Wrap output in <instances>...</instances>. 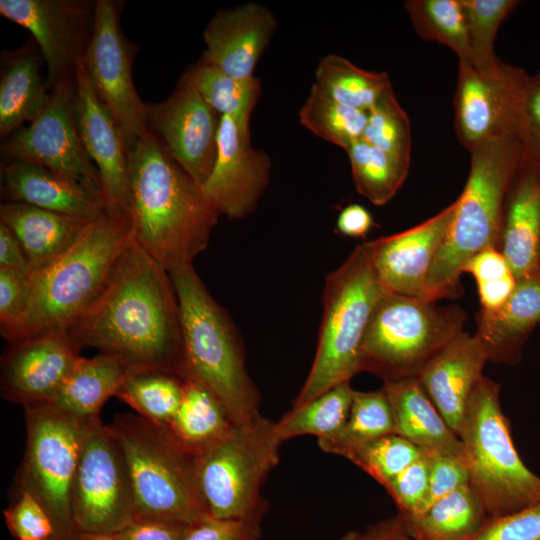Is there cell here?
<instances>
[{"instance_id":"6da1fadb","label":"cell","mask_w":540,"mask_h":540,"mask_svg":"<svg viewBox=\"0 0 540 540\" xmlns=\"http://www.w3.org/2000/svg\"><path fill=\"white\" fill-rule=\"evenodd\" d=\"M82 348L117 359L128 373L186 378L180 309L168 271L134 237L103 289L67 329Z\"/></svg>"},{"instance_id":"7a4b0ae2","label":"cell","mask_w":540,"mask_h":540,"mask_svg":"<svg viewBox=\"0 0 540 540\" xmlns=\"http://www.w3.org/2000/svg\"><path fill=\"white\" fill-rule=\"evenodd\" d=\"M128 202L135 241L168 272L207 248L219 216L151 131L129 153Z\"/></svg>"},{"instance_id":"3957f363","label":"cell","mask_w":540,"mask_h":540,"mask_svg":"<svg viewBox=\"0 0 540 540\" xmlns=\"http://www.w3.org/2000/svg\"><path fill=\"white\" fill-rule=\"evenodd\" d=\"M466 185L455 201L447 235L429 271L422 299L436 302L461 295L466 262L487 248H500L507 192L524 162L513 135L483 141L470 151Z\"/></svg>"},{"instance_id":"277c9868","label":"cell","mask_w":540,"mask_h":540,"mask_svg":"<svg viewBox=\"0 0 540 540\" xmlns=\"http://www.w3.org/2000/svg\"><path fill=\"white\" fill-rule=\"evenodd\" d=\"M180 309L186 378L206 387L233 424L260 414L259 393L250 379L237 329L214 300L193 264L168 272Z\"/></svg>"},{"instance_id":"5b68a950","label":"cell","mask_w":540,"mask_h":540,"mask_svg":"<svg viewBox=\"0 0 540 540\" xmlns=\"http://www.w3.org/2000/svg\"><path fill=\"white\" fill-rule=\"evenodd\" d=\"M108 426L126 459L136 521L191 526L210 515L200 487L198 455L187 450L167 425L122 413Z\"/></svg>"},{"instance_id":"8992f818","label":"cell","mask_w":540,"mask_h":540,"mask_svg":"<svg viewBox=\"0 0 540 540\" xmlns=\"http://www.w3.org/2000/svg\"><path fill=\"white\" fill-rule=\"evenodd\" d=\"M132 237L129 220L104 213L60 257L29 274L27 338L67 330L99 295Z\"/></svg>"},{"instance_id":"52a82bcc","label":"cell","mask_w":540,"mask_h":540,"mask_svg":"<svg viewBox=\"0 0 540 540\" xmlns=\"http://www.w3.org/2000/svg\"><path fill=\"white\" fill-rule=\"evenodd\" d=\"M384 289L367 243L327 275L323 315L312 367L293 407L301 406L360 372L362 341Z\"/></svg>"},{"instance_id":"ba28073f","label":"cell","mask_w":540,"mask_h":540,"mask_svg":"<svg viewBox=\"0 0 540 540\" xmlns=\"http://www.w3.org/2000/svg\"><path fill=\"white\" fill-rule=\"evenodd\" d=\"M499 391V385L484 376L470 398L458 432L466 454L469 485L489 518L540 502V477L515 449Z\"/></svg>"},{"instance_id":"9c48e42d","label":"cell","mask_w":540,"mask_h":540,"mask_svg":"<svg viewBox=\"0 0 540 540\" xmlns=\"http://www.w3.org/2000/svg\"><path fill=\"white\" fill-rule=\"evenodd\" d=\"M459 306L384 292L375 305L360 354V372L384 383L418 377L427 362L463 332Z\"/></svg>"},{"instance_id":"30bf717a","label":"cell","mask_w":540,"mask_h":540,"mask_svg":"<svg viewBox=\"0 0 540 540\" xmlns=\"http://www.w3.org/2000/svg\"><path fill=\"white\" fill-rule=\"evenodd\" d=\"M281 444L276 422L259 415L234 424L198 455L199 482L210 516L262 522L269 504L261 489L278 465Z\"/></svg>"},{"instance_id":"8fae6325","label":"cell","mask_w":540,"mask_h":540,"mask_svg":"<svg viewBox=\"0 0 540 540\" xmlns=\"http://www.w3.org/2000/svg\"><path fill=\"white\" fill-rule=\"evenodd\" d=\"M26 448L18 489L31 493L50 515L56 536L74 530L70 495L85 442L101 418L80 419L46 403L27 405Z\"/></svg>"},{"instance_id":"7c38bea8","label":"cell","mask_w":540,"mask_h":540,"mask_svg":"<svg viewBox=\"0 0 540 540\" xmlns=\"http://www.w3.org/2000/svg\"><path fill=\"white\" fill-rule=\"evenodd\" d=\"M70 509L75 531L115 534L136 521L135 502L122 448L99 421L83 447L73 479Z\"/></svg>"},{"instance_id":"4fadbf2b","label":"cell","mask_w":540,"mask_h":540,"mask_svg":"<svg viewBox=\"0 0 540 540\" xmlns=\"http://www.w3.org/2000/svg\"><path fill=\"white\" fill-rule=\"evenodd\" d=\"M119 4L97 0L93 32L82 64L100 101L112 114L128 152L150 131L148 105L132 76L136 50L119 24Z\"/></svg>"},{"instance_id":"5bb4252c","label":"cell","mask_w":540,"mask_h":540,"mask_svg":"<svg viewBox=\"0 0 540 540\" xmlns=\"http://www.w3.org/2000/svg\"><path fill=\"white\" fill-rule=\"evenodd\" d=\"M73 90L74 80L58 85L45 108L27 126L4 138L1 148L8 159L46 167L102 197L97 169L75 123Z\"/></svg>"},{"instance_id":"9a60e30c","label":"cell","mask_w":540,"mask_h":540,"mask_svg":"<svg viewBox=\"0 0 540 540\" xmlns=\"http://www.w3.org/2000/svg\"><path fill=\"white\" fill-rule=\"evenodd\" d=\"M96 1L0 0V14L28 30L48 68L50 92L74 80L95 22Z\"/></svg>"},{"instance_id":"2e32d148","label":"cell","mask_w":540,"mask_h":540,"mask_svg":"<svg viewBox=\"0 0 540 540\" xmlns=\"http://www.w3.org/2000/svg\"><path fill=\"white\" fill-rule=\"evenodd\" d=\"M221 117L181 77L166 100L148 105L147 120L174 161L202 188L216 161Z\"/></svg>"},{"instance_id":"e0dca14e","label":"cell","mask_w":540,"mask_h":540,"mask_svg":"<svg viewBox=\"0 0 540 540\" xmlns=\"http://www.w3.org/2000/svg\"><path fill=\"white\" fill-rule=\"evenodd\" d=\"M250 116L221 117L216 161L202 187L218 214L231 219L251 214L269 184L270 157L251 144Z\"/></svg>"},{"instance_id":"ac0fdd59","label":"cell","mask_w":540,"mask_h":540,"mask_svg":"<svg viewBox=\"0 0 540 540\" xmlns=\"http://www.w3.org/2000/svg\"><path fill=\"white\" fill-rule=\"evenodd\" d=\"M524 69L501 62L485 73L459 62L454 95V128L462 146L469 151L483 141L516 136V110Z\"/></svg>"},{"instance_id":"d6986e66","label":"cell","mask_w":540,"mask_h":540,"mask_svg":"<svg viewBox=\"0 0 540 540\" xmlns=\"http://www.w3.org/2000/svg\"><path fill=\"white\" fill-rule=\"evenodd\" d=\"M73 113L83 146L98 172L106 213L130 221L129 152L112 114L96 95L82 61L75 70Z\"/></svg>"},{"instance_id":"ffe728a7","label":"cell","mask_w":540,"mask_h":540,"mask_svg":"<svg viewBox=\"0 0 540 540\" xmlns=\"http://www.w3.org/2000/svg\"><path fill=\"white\" fill-rule=\"evenodd\" d=\"M80 350L66 329L11 343L1 359V395L23 407L47 403L80 359Z\"/></svg>"},{"instance_id":"44dd1931","label":"cell","mask_w":540,"mask_h":540,"mask_svg":"<svg viewBox=\"0 0 540 540\" xmlns=\"http://www.w3.org/2000/svg\"><path fill=\"white\" fill-rule=\"evenodd\" d=\"M454 210L455 202L413 228L367 242L373 269L385 292L422 299Z\"/></svg>"},{"instance_id":"7402d4cb","label":"cell","mask_w":540,"mask_h":540,"mask_svg":"<svg viewBox=\"0 0 540 540\" xmlns=\"http://www.w3.org/2000/svg\"><path fill=\"white\" fill-rule=\"evenodd\" d=\"M277 30L262 4L248 2L218 11L205 28L201 60L237 79L253 77L255 66Z\"/></svg>"},{"instance_id":"603a6c76","label":"cell","mask_w":540,"mask_h":540,"mask_svg":"<svg viewBox=\"0 0 540 540\" xmlns=\"http://www.w3.org/2000/svg\"><path fill=\"white\" fill-rule=\"evenodd\" d=\"M486 353L475 335L460 333L423 367L418 380L458 435L470 398L484 377Z\"/></svg>"},{"instance_id":"cb8c5ba5","label":"cell","mask_w":540,"mask_h":540,"mask_svg":"<svg viewBox=\"0 0 540 540\" xmlns=\"http://www.w3.org/2000/svg\"><path fill=\"white\" fill-rule=\"evenodd\" d=\"M6 202L24 203L90 223L106 213L101 195L46 167L9 159L1 164Z\"/></svg>"},{"instance_id":"d4e9b609","label":"cell","mask_w":540,"mask_h":540,"mask_svg":"<svg viewBox=\"0 0 540 540\" xmlns=\"http://www.w3.org/2000/svg\"><path fill=\"white\" fill-rule=\"evenodd\" d=\"M540 322V267L516 279L506 302L492 311L480 310L477 331L488 361L516 364L522 348Z\"/></svg>"},{"instance_id":"484cf974","label":"cell","mask_w":540,"mask_h":540,"mask_svg":"<svg viewBox=\"0 0 540 540\" xmlns=\"http://www.w3.org/2000/svg\"><path fill=\"white\" fill-rule=\"evenodd\" d=\"M499 250L516 279L540 267V175L525 161L507 192Z\"/></svg>"},{"instance_id":"4316f807","label":"cell","mask_w":540,"mask_h":540,"mask_svg":"<svg viewBox=\"0 0 540 540\" xmlns=\"http://www.w3.org/2000/svg\"><path fill=\"white\" fill-rule=\"evenodd\" d=\"M382 389L392 410L395 434L431 455L466 459L459 436L436 409L418 378L386 382Z\"/></svg>"},{"instance_id":"83f0119b","label":"cell","mask_w":540,"mask_h":540,"mask_svg":"<svg viewBox=\"0 0 540 540\" xmlns=\"http://www.w3.org/2000/svg\"><path fill=\"white\" fill-rule=\"evenodd\" d=\"M0 222L9 228L20 243L26 257L28 275L60 257L88 224L17 202L1 204Z\"/></svg>"},{"instance_id":"f1b7e54d","label":"cell","mask_w":540,"mask_h":540,"mask_svg":"<svg viewBox=\"0 0 540 540\" xmlns=\"http://www.w3.org/2000/svg\"><path fill=\"white\" fill-rule=\"evenodd\" d=\"M34 43L2 53L0 135L6 138L31 122L47 105L51 92L40 74L41 58Z\"/></svg>"},{"instance_id":"f546056e","label":"cell","mask_w":540,"mask_h":540,"mask_svg":"<svg viewBox=\"0 0 540 540\" xmlns=\"http://www.w3.org/2000/svg\"><path fill=\"white\" fill-rule=\"evenodd\" d=\"M127 374L125 367L109 355L81 356L46 404L80 419H98L104 403L115 396Z\"/></svg>"},{"instance_id":"4dcf8cb0","label":"cell","mask_w":540,"mask_h":540,"mask_svg":"<svg viewBox=\"0 0 540 540\" xmlns=\"http://www.w3.org/2000/svg\"><path fill=\"white\" fill-rule=\"evenodd\" d=\"M233 425L225 408L206 387L184 379L181 404L167 427L187 450L199 455Z\"/></svg>"},{"instance_id":"1f68e13d","label":"cell","mask_w":540,"mask_h":540,"mask_svg":"<svg viewBox=\"0 0 540 540\" xmlns=\"http://www.w3.org/2000/svg\"><path fill=\"white\" fill-rule=\"evenodd\" d=\"M474 490L467 485L405 520L413 540H469L488 519Z\"/></svg>"},{"instance_id":"d6a6232c","label":"cell","mask_w":540,"mask_h":540,"mask_svg":"<svg viewBox=\"0 0 540 540\" xmlns=\"http://www.w3.org/2000/svg\"><path fill=\"white\" fill-rule=\"evenodd\" d=\"M392 433H395L393 414L383 389L371 392L355 390L343 428L317 442L324 452L347 459L364 444Z\"/></svg>"},{"instance_id":"836d02e7","label":"cell","mask_w":540,"mask_h":540,"mask_svg":"<svg viewBox=\"0 0 540 540\" xmlns=\"http://www.w3.org/2000/svg\"><path fill=\"white\" fill-rule=\"evenodd\" d=\"M314 85L336 102L366 112L392 87L386 73L361 69L333 54L318 63Z\"/></svg>"},{"instance_id":"e575fe53","label":"cell","mask_w":540,"mask_h":540,"mask_svg":"<svg viewBox=\"0 0 540 540\" xmlns=\"http://www.w3.org/2000/svg\"><path fill=\"white\" fill-rule=\"evenodd\" d=\"M354 391L350 381H346L301 406L292 407L276 422L282 443L301 435L322 439L337 434L349 416Z\"/></svg>"},{"instance_id":"d590c367","label":"cell","mask_w":540,"mask_h":540,"mask_svg":"<svg viewBox=\"0 0 540 540\" xmlns=\"http://www.w3.org/2000/svg\"><path fill=\"white\" fill-rule=\"evenodd\" d=\"M184 379L158 371L128 373L115 397L143 418L167 425L183 397Z\"/></svg>"},{"instance_id":"8d00e7d4","label":"cell","mask_w":540,"mask_h":540,"mask_svg":"<svg viewBox=\"0 0 540 540\" xmlns=\"http://www.w3.org/2000/svg\"><path fill=\"white\" fill-rule=\"evenodd\" d=\"M347 153L358 193L377 206L393 198L408 174L410 162L389 155L363 139L353 143Z\"/></svg>"},{"instance_id":"74e56055","label":"cell","mask_w":540,"mask_h":540,"mask_svg":"<svg viewBox=\"0 0 540 540\" xmlns=\"http://www.w3.org/2000/svg\"><path fill=\"white\" fill-rule=\"evenodd\" d=\"M182 77L221 116L251 115L261 94L258 78L237 79L202 60L190 66Z\"/></svg>"},{"instance_id":"f35d334b","label":"cell","mask_w":540,"mask_h":540,"mask_svg":"<svg viewBox=\"0 0 540 540\" xmlns=\"http://www.w3.org/2000/svg\"><path fill=\"white\" fill-rule=\"evenodd\" d=\"M368 113L329 98L314 84L299 110L300 123L315 136L347 149L363 136Z\"/></svg>"},{"instance_id":"ab89813d","label":"cell","mask_w":540,"mask_h":540,"mask_svg":"<svg viewBox=\"0 0 540 540\" xmlns=\"http://www.w3.org/2000/svg\"><path fill=\"white\" fill-rule=\"evenodd\" d=\"M417 34L439 42L473 66L460 0H409L404 3Z\"/></svg>"},{"instance_id":"60d3db41","label":"cell","mask_w":540,"mask_h":540,"mask_svg":"<svg viewBox=\"0 0 540 540\" xmlns=\"http://www.w3.org/2000/svg\"><path fill=\"white\" fill-rule=\"evenodd\" d=\"M473 66L481 72L501 64L494 43L501 23L518 7L517 0H460Z\"/></svg>"},{"instance_id":"b9f144b4","label":"cell","mask_w":540,"mask_h":540,"mask_svg":"<svg viewBox=\"0 0 540 540\" xmlns=\"http://www.w3.org/2000/svg\"><path fill=\"white\" fill-rule=\"evenodd\" d=\"M367 113V124L361 139L389 155L410 162V123L392 87Z\"/></svg>"},{"instance_id":"7bdbcfd3","label":"cell","mask_w":540,"mask_h":540,"mask_svg":"<svg viewBox=\"0 0 540 540\" xmlns=\"http://www.w3.org/2000/svg\"><path fill=\"white\" fill-rule=\"evenodd\" d=\"M423 453L412 442L392 433L364 444L347 459L384 487Z\"/></svg>"},{"instance_id":"ee69618b","label":"cell","mask_w":540,"mask_h":540,"mask_svg":"<svg viewBox=\"0 0 540 540\" xmlns=\"http://www.w3.org/2000/svg\"><path fill=\"white\" fill-rule=\"evenodd\" d=\"M516 138L524 161L540 175V71L523 73L517 99Z\"/></svg>"},{"instance_id":"f6af8a7d","label":"cell","mask_w":540,"mask_h":540,"mask_svg":"<svg viewBox=\"0 0 540 540\" xmlns=\"http://www.w3.org/2000/svg\"><path fill=\"white\" fill-rule=\"evenodd\" d=\"M29 303L27 275L0 268V333L9 344L27 338Z\"/></svg>"},{"instance_id":"bcb514c9","label":"cell","mask_w":540,"mask_h":540,"mask_svg":"<svg viewBox=\"0 0 540 540\" xmlns=\"http://www.w3.org/2000/svg\"><path fill=\"white\" fill-rule=\"evenodd\" d=\"M431 459L432 455L424 452L384 486L405 520L415 518L425 509Z\"/></svg>"},{"instance_id":"7dc6e473","label":"cell","mask_w":540,"mask_h":540,"mask_svg":"<svg viewBox=\"0 0 540 540\" xmlns=\"http://www.w3.org/2000/svg\"><path fill=\"white\" fill-rule=\"evenodd\" d=\"M18 495L4 511L10 533L18 540H50L56 536L55 525L43 505L28 491Z\"/></svg>"},{"instance_id":"c3c4849f","label":"cell","mask_w":540,"mask_h":540,"mask_svg":"<svg viewBox=\"0 0 540 540\" xmlns=\"http://www.w3.org/2000/svg\"><path fill=\"white\" fill-rule=\"evenodd\" d=\"M469 540H540V502L514 513L488 518Z\"/></svg>"},{"instance_id":"681fc988","label":"cell","mask_w":540,"mask_h":540,"mask_svg":"<svg viewBox=\"0 0 540 540\" xmlns=\"http://www.w3.org/2000/svg\"><path fill=\"white\" fill-rule=\"evenodd\" d=\"M467 485H469V470L465 458L432 455L424 511L436 501Z\"/></svg>"},{"instance_id":"f907efd6","label":"cell","mask_w":540,"mask_h":540,"mask_svg":"<svg viewBox=\"0 0 540 540\" xmlns=\"http://www.w3.org/2000/svg\"><path fill=\"white\" fill-rule=\"evenodd\" d=\"M261 522L207 516L188 527L183 540H260Z\"/></svg>"},{"instance_id":"816d5d0a","label":"cell","mask_w":540,"mask_h":540,"mask_svg":"<svg viewBox=\"0 0 540 540\" xmlns=\"http://www.w3.org/2000/svg\"><path fill=\"white\" fill-rule=\"evenodd\" d=\"M188 527L178 523L139 520L113 535L115 540H183Z\"/></svg>"},{"instance_id":"f5cc1de1","label":"cell","mask_w":540,"mask_h":540,"mask_svg":"<svg viewBox=\"0 0 540 540\" xmlns=\"http://www.w3.org/2000/svg\"><path fill=\"white\" fill-rule=\"evenodd\" d=\"M477 282L497 280L513 274L505 257L497 248H487L471 257L463 267Z\"/></svg>"},{"instance_id":"db71d44e","label":"cell","mask_w":540,"mask_h":540,"mask_svg":"<svg viewBox=\"0 0 540 540\" xmlns=\"http://www.w3.org/2000/svg\"><path fill=\"white\" fill-rule=\"evenodd\" d=\"M340 540H413L407 523L399 514L382 519L364 530H351Z\"/></svg>"},{"instance_id":"11a10c76","label":"cell","mask_w":540,"mask_h":540,"mask_svg":"<svg viewBox=\"0 0 540 540\" xmlns=\"http://www.w3.org/2000/svg\"><path fill=\"white\" fill-rule=\"evenodd\" d=\"M373 225L374 221L370 212L359 204L347 205L337 218L339 232L348 237L363 238Z\"/></svg>"},{"instance_id":"9f6ffc18","label":"cell","mask_w":540,"mask_h":540,"mask_svg":"<svg viewBox=\"0 0 540 540\" xmlns=\"http://www.w3.org/2000/svg\"><path fill=\"white\" fill-rule=\"evenodd\" d=\"M516 284L513 274L504 278L477 282L482 311H492L501 307L512 294Z\"/></svg>"},{"instance_id":"6f0895ef","label":"cell","mask_w":540,"mask_h":540,"mask_svg":"<svg viewBox=\"0 0 540 540\" xmlns=\"http://www.w3.org/2000/svg\"><path fill=\"white\" fill-rule=\"evenodd\" d=\"M0 268L28 275L23 249L14 234L0 222Z\"/></svg>"},{"instance_id":"680465c9","label":"cell","mask_w":540,"mask_h":540,"mask_svg":"<svg viewBox=\"0 0 540 540\" xmlns=\"http://www.w3.org/2000/svg\"><path fill=\"white\" fill-rule=\"evenodd\" d=\"M54 540H115V538L113 534L73 531L60 537H54Z\"/></svg>"},{"instance_id":"91938a15","label":"cell","mask_w":540,"mask_h":540,"mask_svg":"<svg viewBox=\"0 0 540 540\" xmlns=\"http://www.w3.org/2000/svg\"><path fill=\"white\" fill-rule=\"evenodd\" d=\"M53 538H54V537H53ZM53 538H52V539H50V540H53Z\"/></svg>"}]
</instances>
